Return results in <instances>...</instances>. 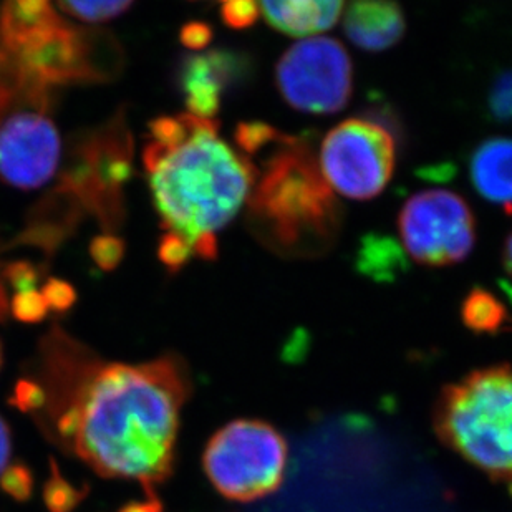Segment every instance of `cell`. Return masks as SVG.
<instances>
[{
  "instance_id": "cell-22",
  "label": "cell",
  "mask_w": 512,
  "mask_h": 512,
  "mask_svg": "<svg viewBox=\"0 0 512 512\" xmlns=\"http://www.w3.org/2000/svg\"><path fill=\"white\" fill-rule=\"evenodd\" d=\"M193 254V249L188 242L173 232H168L158 247V256L171 271H178L179 267H183Z\"/></svg>"
},
{
  "instance_id": "cell-28",
  "label": "cell",
  "mask_w": 512,
  "mask_h": 512,
  "mask_svg": "<svg viewBox=\"0 0 512 512\" xmlns=\"http://www.w3.org/2000/svg\"><path fill=\"white\" fill-rule=\"evenodd\" d=\"M503 262L504 269H506L509 276L512 277V232L509 234L506 242H504Z\"/></svg>"
},
{
  "instance_id": "cell-17",
  "label": "cell",
  "mask_w": 512,
  "mask_h": 512,
  "mask_svg": "<svg viewBox=\"0 0 512 512\" xmlns=\"http://www.w3.org/2000/svg\"><path fill=\"white\" fill-rule=\"evenodd\" d=\"M282 133L266 123H241L237 126L236 141L244 156L256 155L267 146L276 145Z\"/></svg>"
},
{
  "instance_id": "cell-16",
  "label": "cell",
  "mask_w": 512,
  "mask_h": 512,
  "mask_svg": "<svg viewBox=\"0 0 512 512\" xmlns=\"http://www.w3.org/2000/svg\"><path fill=\"white\" fill-rule=\"evenodd\" d=\"M131 5V2H58L57 7L63 14L98 24L125 14Z\"/></svg>"
},
{
  "instance_id": "cell-26",
  "label": "cell",
  "mask_w": 512,
  "mask_h": 512,
  "mask_svg": "<svg viewBox=\"0 0 512 512\" xmlns=\"http://www.w3.org/2000/svg\"><path fill=\"white\" fill-rule=\"evenodd\" d=\"M10 456H12V433L7 421L0 416V474L4 473L5 468L9 466Z\"/></svg>"
},
{
  "instance_id": "cell-5",
  "label": "cell",
  "mask_w": 512,
  "mask_h": 512,
  "mask_svg": "<svg viewBox=\"0 0 512 512\" xmlns=\"http://www.w3.org/2000/svg\"><path fill=\"white\" fill-rule=\"evenodd\" d=\"M284 436L259 420H236L211 436L203 466L224 498L249 503L274 493L287 471Z\"/></svg>"
},
{
  "instance_id": "cell-7",
  "label": "cell",
  "mask_w": 512,
  "mask_h": 512,
  "mask_svg": "<svg viewBox=\"0 0 512 512\" xmlns=\"http://www.w3.org/2000/svg\"><path fill=\"white\" fill-rule=\"evenodd\" d=\"M406 252L423 266L464 261L476 242V221L468 203L446 189H428L406 201L398 216Z\"/></svg>"
},
{
  "instance_id": "cell-18",
  "label": "cell",
  "mask_w": 512,
  "mask_h": 512,
  "mask_svg": "<svg viewBox=\"0 0 512 512\" xmlns=\"http://www.w3.org/2000/svg\"><path fill=\"white\" fill-rule=\"evenodd\" d=\"M0 489L15 501L25 503L34 493V474L25 464H9L0 474Z\"/></svg>"
},
{
  "instance_id": "cell-20",
  "label": "cell",
  "mask_w": 512,
  "mask_h": 512,
  "mask_svg": "<svg viewBox=\"0 0 512 512\" xmlns=\"http://www.w3.org/2000/svg\"><path fill=\"white\" fill-rule=\"evenodd\" d=\"M488 103L499 121H512V70H506L494 80Z\"/></svg>"
},
{
  "instance_id": "cell-1",
  "label": "cell",
  "mask_w": 512,
  "mask_h": 512,
  "mask_svg": "<svg viewBox=\"0 0 512 512\" xmlns=\"http://www.w3.org/2000/svg\"><path fill=\"white\" fill-rule=\"evenodd\" d=\"M32 418L67 455L103 478L136 481L146 496L170 478L179 420L191 395L179 358L107 362L55 330L40 347Z\"/></svg>"
},
{
  "instance_id": "cell-27",
  "label": "cell",
  "mask_w": 512,
  "mask_h": 512,
  "mask_svg": "<svg viewBox=\"0 0 512 512\" xmlns=\"http://www.w3.org/2000/svg\"><path fill=\"white\" fill-rule=\"evenodd\" d=\"M120 512H163V504L155 494V496H148L146 501L126 504L120 509Z\"/></svg>"
},
{
  "instance_id": "cell-4",
  "label": "cell",
  "mask_w": 512,
  "mask_h": 512,
  "mask_svg": "<svg viewBox=\"0 0 512 512\" xmlns=\"http://www.w3.org/2000/svg\"><path fill=\"white\" fill-rule=\"evenodd\" d=\"M436 430L468 463L512 479V368H483L450 385L436 408Z\"/></svg>"
},
{
  "instance_id": "cell-15",
  "label": "cell",
  "mask_w": 512,
  "mask_h": 512,
  "mask_svg": "<svg viewBox=\"0 0 512 512\" xmlns=\"http://www.w3.org/2000/svg\"><path fill=\"white\" fill-rule=\"evenodd\" d=\"M88 488H77L70 483L62 471L58 469L57 461L50 459V474L44 484V503L50 512H72L87 496Z\"/></svg>"
},
{
  "instance_id": "cell-13",
  "label": "cell",
  "mask_w": 512,
  "mask_h": 512,
  "mask_svg": "<svg viewBox=\"0 0 512 512\" xmlns=\"http://www.w3.org/2000/svg\"><path fill=\"white\" fill-rule=\"evenodd\" d=\"M345 5L342 2H315V0H289L264 2L261 12L274 29L284 34L304 37L332 29Z\"/></svg>"
},
{
  "instance_id": "cell-9",
  "label": "cell",
  "mask_w": 512,
  "mask_h": 512,
  "mask_svg": "<svg viewBox=\"0 0 512 512\" xmlns=\"http://www.w3.org/2000/svg\"><path fill=\"white\" fill-rule=\"evenodd\" d=\"M62 156L57 126L44 110H20L0 123V179L19 189L42 188Z\"/></svg>"
},
{
  "instance_id": "cell-29",
  "label": "cell",
  "mask_w": 512,
  "mask_h": 512,
  "mask_svg": "<svg viewBox=\"0 0 512 512\" xmlns=\"http://www.w3.org/2000/svg\"><path fill=\"white\" fill-rule=\"evenodd\" d=\"M0 365H2V347H0Z\"/></svg>"
},
{
  "instance_id": "cell-19",
  "label": "cell",
  "mask_w": 512,
  "mask_h": 512,
  "mask_svg": "<svg viewBox=\"0 0 512 512\" xmlns=\"http://www.w3.org/2000/svg\"><path fill=\"white\" fill-rule=\"evenodd\" d=\"M49 305L45 302L44 295L37 290H25L17 292L12 300V314L22 322H40L49 314Z\"/></svg>"
},
{
  "instance_id": "cell-21",
  "label": "cell",
  "mask_w": 512,
  "mask_h": 512,
  "mask_svg": "<svg viewBox=\"0 0 512 512\" xmlns=\"http://www.w3.org/2000/svg\"><path fill=\"white\" fill-rule=\"evenodd\" d=\"M261 15V4L251 2V0H234L226 2L221 9V17L224 24L231 29H247L256 24V20Z\"/></svg>"
},
{
  "instance_id": "cell-14",
  "label": "cell",
  "mask_w": 512,
  "mask_h": 512,
  "mask_svg": "<svg viewBox=\"0 0 512 512\" xmlns=\"http://www.w3.org/2000/svg\"><path fill=\"white\" fill-rule=\"evenodd\" d=\"M461 319L476 334H496L508 324L509 314L498 295L476 287L463 300Z\"/></svg>"
},
{
  "instance_id": "cell-8",
  "label": "cell",
  "mask_w": 512,
  "mask_h": 512,
  "mask_svg": "<svg viewBox=\"0 0 512 512\" xmlns=\"http://www.w3.org/2000/svg\"><path fill=\"white\" fill-rule=\"evenodd\" d=\"M276 82L282 98L295 110L317 115L337 113L352 97V60L337 40L309 37L282 55Z\"/></svg>"
},
{
  "instance_id": "cell-3",
  "label": "cell",
  "mask_w": 512,
  "mask_h": 512,
  "mask_svg": "<svg viewBox=\"0 0 512 512\" xmlns=\"http://www.w3.org/2000/svg\"><path fill=\"white\" fill-rule=\"evenodd\" d=\"M251 226L264 246L292 259L322 256L339 239L342 208L307 141L272 146L249 196Z\"/></svg>"
},
{
  "instance_id": "cell-24",
  "label": "cell",
  "mask_w": 512,
  "mask_h": 512,
  "mask_svg": "<svg viewBox=\"0 0 512 512\" xmlns=\"http://www.w3.org/2000/svg\"><path fill=\"white\" fill-rule=\"evenodd\" d=\"M40 294L44 295L49 309L57 310V312L70 309L75 304V300H77V294H75V289H73L72 285L60 281V279H50L44 285V289H42Z\"/></svg>"
},
{
  "instance_id": "cell-2",
  "label": "cell",
  "mask_w": 512,
  "mask_h": 512,
  "mask_svg": "<svg viewBox=\"0 0 512 512\" xmlns=\"http://www.w3.org/2000/svg\"><path fill=\"white\" fill-rule=\"evenodd\" d=\"M214 120L184 113L156 118L143 163L168 232L194 254L214 259L216 232L226 228L251 196L257 170L223 138Z\"/></svg>"
},
{
  "instance_id": "cell-10",
  "label": "cell",
  "mask_w": 512,
  "mask_h": 512,
  "mask_svg": "<svg viewBox=\"0 0 512 512\" xmlns=\"http://www.w3.org/2000/svg\"><path fill=\"white\" fill-rule=\"evenodd\" d=\"M239 68L237 58L224 52L189 58L183 70V92L189 113L213 120L221 107L224 88L236 77Z\"/></svg>"
},
{
  "instance_id": "cell-23",
  "label": "cell",
  "mask_w": 512,
  "mask_h": 512,
  "mask_svg": "<svg viewBox=\"0 0 512 512\" xmlns=\"http://www.w3.org/2000/svg\"><path fill=\"white\" fill-rule=\"evenodd\" d=\"M125 252V246L120 239L112 236L97 237L90 246V254L93 261L105 271H112L113 267L118 266Z\"/></svg>"
},
{
  "instance_id": "cell-6",
  "label": "cell",
  "mask_w": 512,
  "mask_h": 512,
  "mask_svg": "<svg viewBox=\"0 0 512 512\" xmlns=\"http://www.w3.org/2000/svg\"><path fill=\"white\" fill-rule=\"evenodd\" d=\"M397 145L387 126L350 118L327 133L320 146V171L334 193L367 201L392 179Z\"/></svg>"
},
{
  "instance_id": "cell-25",
  "label": "cell",
  "mask_w": 512,
  "mask_h": 512,
  "mask_svg": "<svg viewBox=\"0 0 512 512\" xmlns=\"http://www.w3.org/2000/svg\"><path fill=\"white\" fill-rule=\"evenodd\" d=\"M181 42L191 50H201L213 39V30L204 22H189L181 29Z\"/></svg>"
},
{
  "instance_id": "cell-11",
  "label": "cell",
  "mask_w": 512,
  "mask_h": 512,
  "mask_svg": "<svg viewBox=\"0 0 512 512\" xmlns=\"http://www.w3.org/2000/svg\"><path fill=\"white\" fill-rule=\"evenodd\" d=\"M348 39L358 49L382 52L400 42L405 34L403 10L395 2H353L343 17Z\"/></svg>"
},
{
  "instance_id": "cell-12",
  "label": "cell",
  "mask_w": 512,
  "mask_h": 512,
  "mask_svg": "<svg viewBox=\"0 0 512 512\" xmlns=\"http://www.w3.org/2000/svg\"><path fill=\"white\" fill-rule=\"evenodd\" d=\"M471 179L484 199L512 214L511 138H491L478 146L471 160Z\"/></svg>"
}]
</instances>
